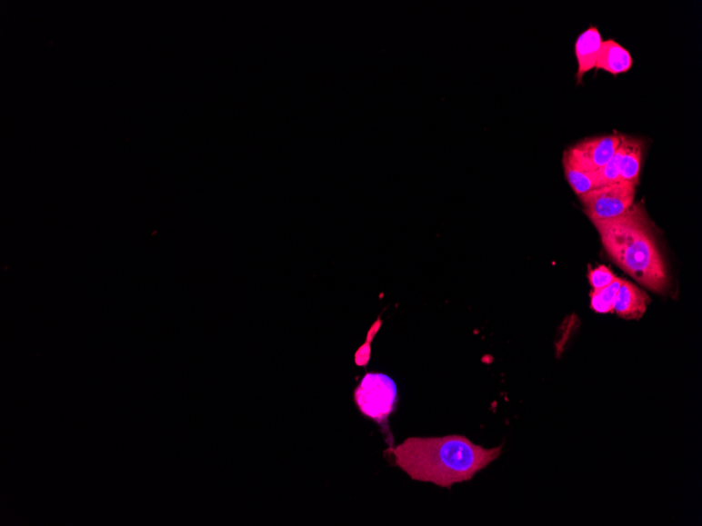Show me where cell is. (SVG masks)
<instances>
[{"mask_svg":"<svg viewBox=\"0 0 702 526\" xmlns=\"http://www.w3.org/2000/svg\"><path fill=\"white\" fill-rule=\"evenodd\" d=\"M503 446L484 449L464 436L411 437L393 452L396 464L421 482L441 488L471 481L502 454Z\"/></svg>","mask_w":702,"mask_h":526,"instance_id":"1","label":"cell"},{"mask_svg":"<svg viewBox=\"0 0 702 526\" xmlns=\"http://www.w3.org/2000/svg\"><path fill=\"white\" fill-rule=\"evenodd\" d=\"M354 400L360 412L381 426H387L388 417L395 412L397 388L394 380L379 372L363 377L355 390Z\"/></svg>","mask_w":702,"mask_h":526,"instance_id":"3","label":"cell"},{"mask_svg":"<svg viewBox=\"0 0 702 526\" xmlns=\"http://www.w3.org/2000/svg\"><path fill=\"white\" fill-rule=\"evenodd\" d=\"M650 303L645 290L624 280L614 302L613 313L625 320H639L643 318Z\"/></svg>","mask_w":702,"mask_h":526,"instance_id":"6","label":"cell"},{"mask_svg":"<svg viewBox=\"0 0 702 526\" xmlns=\"http://www.w3.org/2000/svg\"><path fill=\"white\" fill-rule=\"evenodd\" d=\"M632 65L633 58L629 51L614 39L603 40L596 70H603L617 76L629 72Z\"/></svg>","mask_w":702,"mask_h":526,"instance_id":"9","label":"cell"},{"mask_svg":"<svg viewBox=\"0 0 702 526\" xmlns=\"http://www.w3.org/2000/svg\"><path fill=\"white\" fill-rule=\"evenodd\" d=\"M637 184H620L596 188L579 195L584 212L592 223L619 217L636 203Z\"/></svg>","mask_w":702,"mask_h":526,"instance_id":"4","label":"cell"},{"mask_svg":"<svg viewBox=\"0 0 702 526\" xmlns=\"http://www.w3.org/2000/svg\"><path fill=\"white\" fill-rule=\"evenodd\" d=\"M563 164L566 179L578 197L599 187L596 173L579 171L564 160Z\"/></svg>","mask_w":702,"mask_h":526,"instance_id":"10","label":"cell"},{"mask_svg":"<svg viewBox=\"0 0 702 526\" xmlns=\"http://www.w3.org/2000/svg\"><path fill=\"white\" fill-rule=\"evenodd\" d=\"M603 37L597 26H590L577 37L575 46L577 62V84L582 83L587 73L596 69Z\"/></svg>","mask_w":702,"mask_h":526,"instance_id":"7","label":"cell"},{"mask_svg":"<svg viewBox=\"0 0 702 526\" xmlns=\"http://www.w3.org/2000/svg\"><path fill=\"white\" fill-rule=\"evenodd\" d=\"M617 279V276L606 266L591 269L588 273V280L593 290L603 289L609 286Z\"/></svg>","mask_w":702,"mask_h":526,"instance_id":"12","label":"cell"},{"mask_svg":"<svg viewBox=\"0 0 702 526\" xmlns=\"http://www.w3.org/2000/svg\"><path fill=\"white\" fill-rule=\"evenodd\" d=\"M619 144L620 134L587 138L569 147L563 160L579 171L597 172L613 158Z\"/></svg>","mask_w":702,"mask_h":526,"instance_id":"5","label":"cell"},{"mask_svg":"<svg viewBox=\"0 0 702 526\" xmlns=\"http://www.w3.org/2000/svg\"><path fill=\"white\" fill-rule=\"evenodd\" d=\"M611 260L638 284L666 294L671 288L669 272L661 253L657 229L641 203L607 221L593 223Z\"/></svg>","mask_w":702,"mask_h":526,"instance_id":"2","label":"cell"},{"mask_svg":"<svg viewBox=\"0 0 702 526\" xmlns=\"http://www.w3.org/2000/svg\"><path fill=\"white\" fill-rule=\"evenodd\" d=\"M623 279L617 278L609 286L603 289L593 290L591 293V308L594 312L600 314L613 313L614 302L620 286L623 284Z\"/></svg>","mask_w":702,"mask_h":526,"instance_id":"11","label":"cell"},{"mask_svg":"<svg viewBox=\"0 0 702 526\" xmlns=\"http://www.w3.org/2000/svg\"><path fill=\"white\" fill-rule=\"evenodd\" d=\"M620 181L638 185L644 158L643 140L620 134Z\"/></svg>","mask_w":702,"mask_h":526,"instance_id":"8","label":"cell"}]
</instances>
